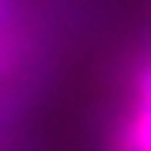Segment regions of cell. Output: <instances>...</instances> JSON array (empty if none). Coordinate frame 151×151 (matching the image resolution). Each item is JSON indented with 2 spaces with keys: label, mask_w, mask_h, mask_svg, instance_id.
I'll use <instances>...</instances> for the list:
<instances>
[{
  "label": "cell",
  "mask_w": 151,
  "mask_h": 151,
  "mask_svg": "<svg viewBox=\"0 0 151 151\" xmlns=\"http://www.w3.org/2000/svg\"><path fill=\"white\" fill-rule=\"evenodd\" d=\"M114 151H151V60L134 70L124 118L114 134Z\"/></svg>",
  "instance_id": "cell-1"
}]
</instances>
